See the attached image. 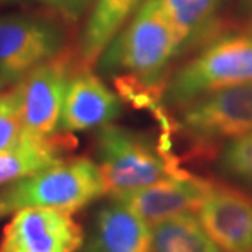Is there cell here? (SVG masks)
<instances>
[{
    "label": "cell",
    "instance_id": "cell-14",
    "mask_svg": "<svg viewBox=\"0 0 252 252\" xmlns=\"http://www.w3.org/2000/svg\"><path fill=\"white\" fill-rule=\"evenodd\" d=\"M74 146L70 133L61 132L42 139L26 135L17 147L0 153V187L66 158Z\"/></svg>",
    "mask_w": 252,
    "mask_h": 252
},
{
    "label": "cell",
    "instance_id": "cell-19",
    "mask_svg": "<svg viewBox=\"0 0 252 252\" xmlns=\"http://www.w3.org/2000/svg\"><path fill=\"white\" fill-rule=\"evenodd\" d=\"M18 107L0 112V153L17 147L24 139Z\"/></svg>",
    "mask_w": 252,
    "mask_h": 252
},
{
    "label": "cell",
    "instance_id": "cell-15",
    "mask_svg": "<svg viewBox=\"0 0 252 252\" xmlns=\"http://www.w3.org/2000/svg\"><path fill=\"white\" fill-rule=\"evenodd\" d=\"M143 0H94L79 46L81 64L90 67Z\"/></svg>",
    "mask_w": 252,
    "mask_h": 252
},
{
    "label": "cell",
    "instance_id": "cell-22",
    "mask_svg": "<svg viewBox=\"0 0 252 252\" xmlns=\"http://www.w3.org/2000/svg\"><path fill=\"white\" fill-rule=\"evenodd\" d=\"M248 23H250V31L252 34V0H248Z\"/></svg>",
    "mask_w": 252,
    "mask_h": 252
},
{
    "label": "cell",
    "instance_id": "cell-8",
    "mask_svg": "<svg viewBox=\"0 0 252 252\" xmlns=\"http://www.w3.org/2000/svg\"><path fill=\"white\" fill-rule=\"evenodd\" d=\"M84 241V231L72 213L46 209H21L4 225L0 252H76Z\"/></svg>",
    "mask_w": 252,
    "mask_h": 252
},
{
    "label": "cell",
    "instance_id": "cell-9",
    "mask_svg": "<svg viewBox=\"0 0 252 252\" xmlns=\"http://www.w3.org/2000/svg\"><path fill=\"white\" fill-rule=\"evenodd\" d=\"M196 212L220 251L252 252V195L212 181Z\"/></svg>",
    "mask_w": 252,
    "mask_h": 252
},
{
    "label": "cell",
    "instance_id": "cell-2",
    "mask_svg": "<svg viewBox=\"0 0 252 252\" xmlns=\"http://www.w3.org/2000/svg\"><path fill=\"white\" fill-rule=\"evenodd\" d=\"M95 154L105 190L111 196L187 172L171 152L167 133L152 140L140 132L109 124L99 127L95 135Z\"/></svg>",
    "mask_w": 252,
    "mask_h": 252
},
{
    "label": "cell",
    "instance_id": "cell-11",
    "mask_svg": "<svg viewBox=\"0 0 252 252\" xmlns=\"http://www.w3.org/2000/svg\"><path fill=\"white\" fill-rule=\"evenodd\" d=\"M210 182L187 171L111 198L124 202L149 224H156L165 219L196 210Z\"/></svg>",
    "mask_w": 252,
    "mask_h": 252
},
{
    "label": "cell",
    "instance_id": "cell-13",
    "mask_svg": "<svg viewBox=\"0 0 252 252\" xmlns=\"http://www.w3.org/2000/svg\"><path fill=\"white\" fill-rule=\"evenodd\" d=\"M225 0H154L177 32L181 52L203 46L219 36Z\"/></svg>",
    "mask_w": 252,
    "mask_h": 252
},
{
    "label": "cell",
    "instance_id": "cell-20",
    "mask_svg": "<svg viewBox=\"0 0 252 252\" xmlns=\"http://www.w3.org/2000/svg\"><path fill=\"white\" fill-rule=\"evenodd\" d=\"M18 102H20V98H18L17 84L11 87L10 90L0 93V112L4 109L18 107Z\"/></svg>",
    "mask_w": 252,
    "mask_h": 252
},
{
    "label": "cell",
    "instance_id": "cell-7",
    "mask_svg": "<svg viewBox=\"0 0 252 252\" xmlns=\"http://www.w3.org/2000/svg\"><path fill=\"white\" fill-rule=\"evenodd\" d=\"M180 127L200 143L252 132V81L210 93L181 109Z\"/></svg>",
    "mask_w": 252,
    "mask_h": 252
},
{
    "label": "cell",
    "instance_id": "cell-21",
    "mask_svg": "<svg viewBox=\"0 0 252 252\" xmlns=\"http://www.w3.org/2000/svg\"><path fill=\"white\" fill-rule=\"evenodd\" d=\"M20 79H17L16 76L10 74V73L4 72L3 69H0V93L10 90L11 87H14L17 84Z\"/></svg>",
    "mask_w": 252,
    "mask_h": 252
},
{
    "label": "cell",
    "instance_id": "cell-5",
    "mask_svg": "<svg viewBox=\"0 0 252 252\" xmlns=\"http://www.w3.org/2000/svg\"><path fill=\"white\" fill-rule=\"evenodd\" d=\"M64 23L55 16H0V69L23 79L66 51Z\"/></svg>",
    "mask_w": 252,
    "mask_h": 252
},
{
    "label": "cell",
    "instance_id": "cell-12",
    "mask_svg": "<svg viewBox=\"0 0 252 252\" xmlns=\"http://www.w3.org/2000/svg\"><path fill=\"white\" fill-rule=\"evenodd\" d=\"M83 252H153L150 224L121 200L99 206L84 234Z\"/></svg>",
    "mask_w": 252,
    "mask_h": 252
},
{
    "label": "cell",
    "instance_id": "cell-3",
    "mask_svg": "<svg viewBox=\"0 0 252 252\" xmlns=\"http://www.w3.org/2000/svg\"><path fill=\"white\" fill-rule=\"evenodd\" d=\"M105 193L97 162L89 157L63 158L0 188V219L27 207L56 209L73 215Z\"/></svg>",
    "mask_w": 252,
    "mask_h": 252
},
{
    "label": "cell",
    "instance_id": "cell-16",
    "mask_svg": "<svg viewBox=\"0 0 252 252\" xmlns=\"http://www.w3.org/2000/svg\"><path fill=\"white\" fill-rule=\"evenodd\" d=\"M153 252H221L192 212L156 223Z\"/></svg>",
    "mask_w": 252,
    "mask_h": 252
},
{
    "label": "cell",
    "instance_id": "cell-10",
    "mask_svg": "<svg viewBox=\"0 0 252 252\" xmlns=\"http://www.w3.org/2000/svg\"><path fill=\"white\" fill-rule=\"evenodd\" d=\"M122 112V101L97 73L80 64L73 69L64 89L59 130L76 133L114 124Z\"/></svg>",
    "mask_w": 252,
    "mask_h": 252
},
{
    "label": "cell",
    "instance_id": "cell-17",
    "mask_svg": "<svg viewBox=\"0 0 252 252\" xmlns=\"http://www.w3.org/2000/svg\"><path fill=\"white\" fill-rule=\"evenodd\" d=\"M217 168L227 180L252 190V132L231 137L223 144Z\"/></svg>",
    "mask_w": 252,
    "mask_h": 252
},
{
    "label": "cell",
    "instance_id": "cell-18",
    "mask_svg": "<svg viewBox=\"0 0 252 252\" xmlns=\"http://www.w3.org/2000/svg\"><path fill=\"white\" fill-rule=\"evenodd\" d=\"M9 1H32L45 7L52 16L62 20L64 24H76L89 13L94 0H9Z\"/></svg>",
    "mask_w": 252,
    "mask_h": 252
},
{
    "label": "cell",
    "instance_id": "cell-1",
    "mask_svg": "<svg viewBox=\"0 0 252 252\" xmlns=\"http://www.w3.org/2000/svg\"><path fill=\"white\" fill-rule=\"evenodd\" d=\"M181 52L175 30L154 0H143L98 58L104 74L164 86L165 73Z\"/></svg>",
    "mask_w": 252,
    "mask_h": 252
},
{
    "label": "cell",
    "instance_id": "cell-6",
    "mask_svg": "<svg viewBox=\"0 0 252 252\" xmlns=\"http://www.w3.org/2000/svg\"><path fill=\"white\" fill-rule=\"evenodd\" d=\"M73 62L72 54L66 49L18 81V114L24 135L42 139L58 133L66 83L74 69Z\"/></svg>",
    "mask_w": 252,
    "mask_h": 252
},
{
    "label": "cell",
    "instance_id": "cell-4",
    "mask_svg": "<svg viewBox=\"0 0 252 252\" xmlns=\"http://www.w3.org/2000/svg\"><path fill=\"white\" fill-rule=\"evenodd\" d=\"M252 81V34H220L178 67L162 98L182 109L210 93Z\"/></svg>",
    "mask_w": 252,
    "mask_h": 252
}]
</instances>
